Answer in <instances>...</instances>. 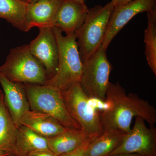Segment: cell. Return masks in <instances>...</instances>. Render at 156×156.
I'll return each mask as SVG.
<instances>
[{
	"instance_id": "1",
	"label": "cell",
	"mask_w": 156,
	"mask_h": 156,
	"mask_svg": "<svg viewBox=\"0 0 156 156\" xmlns=\"http://www.w3.org/2000/svg\"><path fill=\"white\" fill-rule=\"evenodd\" d=\"M105 102L107 107L99 115L103 131L112 130L127 134L131 130L132 119L140 117L154 126L156 110L147 101L134 93H126L119 83L110 82Z\"/></svg>"
},
{
	"instance_id": "2",
	"label": "cell",
	"mask_w": 156,
	"mask_h": 156,
	"mask_svg": "<svg viewBox=\"0 0 156 156\" xmlns=\"http://www.w3.org/2000/svg\"><path fill=\"white\" fill-rule=\"evenodd\" d=\"M58 51V65L55 74L45 85L65 90L80 82L83 64L79 53L75 34H63L59 29L53 27Z\"/></svg>"
},
{
	"instance_id": "3",
	"label": "cell",
	"mask_w": 156,
	"mask_h": 156,
	"mask_svg": "<svg viewBox=\"0 0 156 156\" xmlns=\"http://www.w3.org/2000/svg\"><path fill=\"white\" fill-rule=\"evenodd\" d=\"M114 6L111 2L104 6L88 9L87 17L75 33L79 53L83 63L102 45Z\"/></svg>"
},
{
	"instance_id": "4",
	"label": "cell",
	"mask_w": 156,
	"mask_h": 156,
	"mask_svg": "<svg viewBox=\"0 0 156 156\" xmlns=\"http://www.w3.org/2000/svg\"><path fill=\"white\" fill-rule=\"evenodd\" d=\"M0 74L9 80L24 84L45 85L48 78L45 68L30 53L28 45L13 48Z\"/></svg>"
},
{
	"instance_id": "5",
	"label": "cell",
	"mask_w": 156,
	"mask_h": 156,
	"mask_svg": "<svg viewBox=\"0 0 156 156\" xmlns=\"http://www.w3.org/2000/svg\"><path fill=\"white\" fill-rule=\"evenodd\" d=\"M24 85L32 110L52 116L68 129L81 130L80 126L70 115L60 90L49 85Z\"/></svg>"
},
{
	"instance_id": "6",
	"label": "cell",
	"mask_w": 156,
	"mask_h": 156,
	"mask_svg": "<svg viewBox=\"0 0 156 156\" xmlns=\"http://www.w3.org/2000/svg\"><path fill=\"white\" fill-rule=\"evenodd\" d=\"M70 115L89 139L94 140L103 133L100 116L91 106L90 101L79 83L61 91Z\"/></svg>"
},
{
	"instance_id": "7",
	"label": "cell",
	"mask_w": 156,
	"mask_h": 156,
	"mask_svg": "<svg viewBox=\"0 0 156 156\" xmlns=\"http://www.w3.org/2000/svg\"><path fill=\"white\" fill-rule=\"evenodd\" d=\"M80 83L84 93L90 99L105 102L107 90L112 66L102 45L83 63Z\"/></svg>"
},
{
	"instance_id": "8",
	"label": "cell",
	"mask_w": 156,
	"mask_h": 156,
	"mask_svg": "<svg viewBox=\"0 0 156 156\" xmlns=\"http://www.w3.org/2000/svg\"><path fill=\"white\" fill-rule=\"evenodd\" d=\"M134 127L125 135L122 142L108 155L138 154L143 156H156V128H148L144 119L135 117Z\"/></svg>"
},
{
	"instance_id": "9",
	"label": "cell",
	"mask_w": 156,
	"mask_h": 156,
	"mask_svg": "<svg viewBox=\"0 0 156 156\" xmlns=\"http://www.w3.org/2000/svg\"><path fill=\"white\" fill-rule=\"evenodd\" d=\"M39 29L38 35L31 41L29 48L33 56L45 68L48 80L54 76L57 69L58 48L53 27Z\"/></svg>"
},
{
	"instance_id": "10",
	"label": "cell",
	"mask_w": 156,
	"mask_h": 156,
	"mask_svg": "<svg viewBox=\"0 0 156 156\" xmlns=\"http://www.w3.org/2000/svg\"><path fill=\"white\" fill-rule=\"evenodd\" d=\"M156 7V0H133L115 7L105 35L102 46L107 50L113 39L136 14L147 12Z\"/></svg>"
},
{
	"instance_id": "11",
	"label": "cell",
	"mask_w": 156,
	"mask_h": 156,
	"mask_svg": "<svg viewBox=\"0 0 156 156\" xmlns=\"http://www.w3.org/2000/svg\"><path fill=\"white\" fill-rule=\"evenodd\" d=\"M84 1L64 0L58 9L53 27L66 35L75 34L87 17L88 11Z\"/></svg>"
},
{
	"instance_id": "12",
	"label": "cell",
	"mask_w": 156,
	"mask_h": 156,
	"mask_svg": "<svg viewBox=\"0 0 156 156\" xmlns=\"http://www.w3.org/2000/svg\"><path fill=\"white\" fill-rule=\"evenodd\" d=\"M0 84L4 90L6 106L14 123L19 127L20 119L30 108L25 85L11 82L1 74Z\"/></svg>"
},
{
	"instance_id": "13",
	"label": "cell",
	"mask_w": 156,
	"mask_h": 156,
	"mask_svg": "<svg viewBox=\"0 0 156 156\" xmlns=\"http://www.w3.org/2000/svg\"><path fill=\"white\" fill-rule=\"evenodd\" d=\"M64 0H39L28 3L26 17L27 32L34 27H53L57 12Z\"/></svg>"
},
{
	"instance_id": "14",
	"label": "cell",
	"mask_w": 156,
	"mask_h": 156,
	"mask_svg": "<svg viewBox=\"0 0 156 156\" xmlns=\"http://www.w3.org/2000/svg\"><path fill=\"white\" fill-rule=\"evenodd\" d=\"M20 125L47 138L56 136L68 129L52 116L32 110L23 116Z\"/></svg>"
},
{
	"instance_id": "15",
	"label": "cell",
	"mask_w": 156,
	"mask_h": 156,
	"mask_svg": "<svg viewBox=\"0 0 156 156\" xmlns=\"http://www.w3.org/2000/svg\"><path fill=\"white\" fill-rule=\"evenodd\" d=\"M89 139L81 130L67 129L64 132L48 138V148L56 155L69 152L80 147Z\"/></svg>"
},
{
	"instance_id": "16",
	"label": "cell",
	"mask_w": 156,
	"mask_h": 156,
	"mask_svg": "<svg viewBox=\"0 0 156 156\" xmlns=\"http://www.w3.org/2000/svg\"><path fill=\"white\" fill-rule=\"evenodd\" d=\"M48 149V138L25 126L18 127L12 156H26L34 151Z\"/></svg>"
},
{
	"instance_id": "17",
	"label": "cell",
	"mask_w": 156,
	"mask_h": 156,
	"mask_svg": "<svg viewBox=\"0 0 156 156\" xmlns=\"http://www.w3.org/2000/svg\"><path fill=\"white\" fill-rule=\"evenodd\" d=\"M18 128L5 104L4 93L0 98V150L13 155Z\"/></svg>"
},
{
	"instance_id": "18",
	"label": "cell",
	"mask_w": 156,
	"mask_h": 156,
	"mask_svg": "<svg viewBox=\"0 0 156 156\" xmlns=\"http://www.w3.org/2000/svg\"><path fill=\"white\" fill-rule=\"evenodd\" d=\"M127 134L108 130L104 131L103 133L89 143L85 156H104L109 154L119 145Z\"/></svg>"
},
{
	"instance_id": "19",
	"label": "cell",
	"mask_w": 156,
	"mask_h": 156,
	"mask_svg": "<svg viewBox=\"0 0 156 156\" xmlns=\"http://www.w3.org/2000/svg\"><path fill=\"white\" fill-rule=\"evenodd\" d=\"M28 3L22 0H0V18L20 30L27 32L26 17Z\"/></svg>"
},
{
	"instance_id": "20",
	"label": "cell",
	"mask_w": 156,
	"mask_h": 156,
	"mask_svg": "<svg viewBox=\"0 0 156 156\" xmlns=\"http://www.w3.org/2000/svg\"><path fill=\"white\" fill-rule=\"evenodd\" d=\"M147 13V25L144 34L145 56L149 66L156 75V7Z\"/></svg>"
},
{
	"instance_id": "21",
	"label": "cell",
	"mask_w": 156,
	"mask_h": 156,
	"mask_svg": "<svg viewBox=\"0 0 156 156\" xmlns=\"http://www.w3.org/2000/svg\"><path fill=\"white\" fill-rule=\"evenodd\" d=\"M92 140H89L85 143L80 147L74 150L71 151L66 153L62 154L58 156H85V152L88 145Z\"/></svg>"
},
{
	"instance_id": "22",
	"label": "cell",
	"mask_w": 156,
	"mask_h": 156,
	"mask_svg": "<svg viewBox=\"0 0 156 156\" xmlns=\"http://www.w3.org/2000/svg\"><path fill=\"white\" fill-rule=\"evenodd\" d=\"M26 156H58L48 149L40 150L32 152Z\"/></svg>"
},
{
	"instance_id": "23",
	"label": "cell",
	"mask_w": 156,
	"mask_h": 156,
	"mask_svg": "<svg viewBox=\"0 0 156 156\" xmlns=\"http://www.w3.org/2000/svg\"><path fill=\"white\" fill-rule=\"evenodd\" d=\"M133 0H112L111 2L112 3L115 7L122 5L127 3L130 2Z\"/></svg>"
},
{
	"instance_id": "24",
	"label": "cell",
	"mask_w": 156,
	"mask_h": 156,
	"mask_svg": "<svg viewBox=\"0 0 156 156\" xmlns=\"http://www.w3.org/2000/svg\"><path fill=\"white\" fill-rule=\"evenodd\" d=\"M104 156H143L138 154H122L107 155Z\"/></svg>"
},
{
	"instance_id": "25",
	"label": "cell",
	"mask_w": 156,
	"mask_h": 156,
	"mask_svg": "<svg viewBox=\"0 0 156 156\" xmlns=\"http://www.w3.org/2000/svg\"><path fill=\"white\" fill-rule=\"evenodd\" d=\"M0 156H10V154L5 151L0 150Z\"/></svg>"
},
{
	"instance_id": "26",
	"label": "cell",
	"mask_w": 156,
	"mask_h": 156,
	"mask_svg": "<svg viewBox=\"0 0 156 156\" xmlns=\"http://www.w3.org/2000/svg\"><path fill=\"white\" fill-rule=\"evenodd\" d=\"M39 1V0H28L27 3L32 4V3L36 2H37V1Z\"/></svg>"
},
{
	"instance_id": "27",
	"label": "cell",
	"mask_w": 156,
	"mask_h": 156,
	"mask_svg": "<svg viewBox=\"0 0 156 156\" xmlns=\"http://www.w3.org/2000/svg\"><path fill=\"white\" fill-rule=\"evenodd\" d=\"M3 95V93L1 90H0V98H1V97H2V95Z\"/></svg>"
},
{
	"instance_id": "28",
	"label": "cell",
	"mask_w": 156,
	"mask_h": 156,
	"mask_svg": "<svg viewBox=\"0 0 156 156\" xmlns=\"http://www.w3.org/2000/svg\"><path fill=\"white\" fill-rule=\"evenodd\" d=\"M22 1H24V2H26L27 3V1H28V0H22Z\"/></svg>"
},
{
	"instance_id": "29",
	"label": "cell",
	"mask_w": 156,
	"mask_h": 156,
	"mask_svg": "<svg viewBox=\"0 0 156 156\" xmlns=\"http://www.w3.org/2000/svg\"><path fill=\"white\" fill-rule=\"evenodd\" d=\"M78 1H84V0H78Z\"/></svg>"
}]
</instances>
